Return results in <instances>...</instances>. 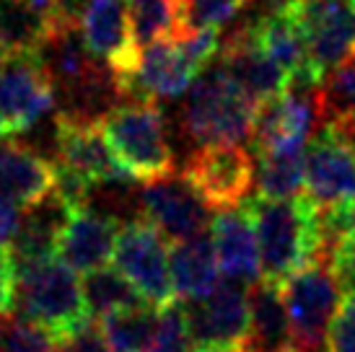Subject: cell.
<instances>
[{
  "label": "cell",
  "mask_w": 355,
  "mask_h": 352,
  "mask_svg": "<svg viewBox=\"0 0 355 352\" xmlns=\"http://www.w3.org/2000/svg\"><path fill=\"white\" fill-rule=\"evenodd\" d=\"M259 246V270L265 283L283 285L319 252V213L306 200H265L247 205Z\"/></svg>",
  "instance_id": "6da1fadb"
},
{
  "label": "cell",
  "mask_w": 355,
  "mask_h": 352,
  "mask_svg": "<svg viewBox=\"0 0 355 352\" xmlns=\"http://www.w3.org/2000/svg\"><path fill=\"white\" fill-rule=\"evenodd\" d=\"M257 112L259 104L254 98H249L247 91L220 65H213L187 88L182 125L198 146H244L254 135Z\"/></svg>",
  "instance_id": "7a4b0ae2"
},
{
  "label": "cell",
  "mask_w": 355,
  "mask_h": 352,
  "mask_svg": "<svg viewBox=\"0 0 355 352\" xmlns=\"http://www.w3.org/2000/svg\"><path fill=\"white\" fill-rule=\"evenodd\" d=\"M10 313L40 324L55 337L73 332L91 319L78 272H73L60 256L16 267V293Z\"/></svg>",
  "instance_id": "3957f363"
},
{
  "label": "cell",
  "mask_w": 355,
  "mask_h": 352,
  "mask_svg": "<svg viewBox=\"0 0 355 352\" xmlns=\"http://www.w3.org/2000/svg\"><path fill=\"white\" fill-rule=\"evenodd\" d=\"M109 148L130 176L153 182L174 174V150L156 101L125 98L99 119Z\"/></svg>",
  "instance_id": "277c9868"
},
{
  "label": "cell",
  "mask_w": 355,
  "mask_h": 352,
  "mask_svg": "<svg viewBox=\"0 0 355 352\" xmlns=\"http://www.w3.org/2000/svg\"><path fill=\"white\" fill-rule=\"evenodd\" d=\"M283 301L293 324L296 350L324 352L327 332L345 301V288L332 264L314 256L283 283Z\"/></svg>",
  "instance_id": "5b68a950"
},
{
  "label": "cell",
  "mask_w": 355,
  "mask_h": 352,
  "mask_svg": "<svg viewBox=\"0 0 355 352\" xmlns=\"http://www.w3.org/2000/svg\"><path fill=\"white\" fill-rule=\"evenodd\" d=\"M112 259L114 270L128 277V283L148 306L164 308L174 303L166 238L146 218L135 215L132 220L119 225Z\"/></svg>",
  "instance_id": "8992f818"
},
{
  "label": "cell",
  "mask_w": 355,
  "mask_h": 352,
  "mask_svg": "<svg viewBox=\"0 0 355 352\" xmlns=\"http://www.w3.org/2000/svg\"><path fill=\"white\" fill-rule=\"evenodd\" d=\"M319 127H324L319 86L291 83L286 94L265 101L257 112L252 135L257 156L275 150H304Z\"/></svg>",
  "instance_id": "52a82bcc"
},
{
  "label": "cell",
  "mask_w": 355,
  "mask_h": 352,
  "mask_svg": "<svg viewBox=\"0 0 355 352\" xmlns=\"http://www.w3.org/2000/svg\"><path fill=\"white\" fill-rule=\"evenodd\" d=\"M138 215L156 225L158 234L166 241H187L207 234L210 223V205L192 186L184 174H168L146 186L138 195Z\"/></svg>",
  "instance_id": "ba28073f"
},
{
  "label": "cell",
  "mask_w": 355,
  "mask_h": 352,
  "mask_svg": "<svg viewBox=\"0 0 355 352\" xmlns=\"http://www.w3.org/2000/svg\"><path fill=\"white\" fill-rule=\"evenodd\" d=\"M254 158L239 143L200 146L187 161L184 176L210 207L231 210L247 202L254 186Z\"/></svg>",
  "instance_id": "9c48e42d"
},
{
  "label": "cell",
  "mask_w": 355,
  "mask_h": 352,
  "mask_svg": "<svg viewBox=\"0 0 355 352\" xmlns=\"http://www.w3.org/2000/svg\"><path fill=\"white\" fill-rule=\"evenodd\" d=\"M304 186L316 210L355 205V150L329 125L319 130L306 150Z\"/></svg>",
  "instance_id": "30bf717a"
},
{
  "label": "cell",
  "mask_w": 355,
  "mask_h": 352,
  "mask_svg": "<svg viewBox=\"0 0 355 352\" xmlns=\"http://www.w3.org/2000/svg\"><path fill=\"white\" fill-rule=\"evenodd\" d=\"M184 313L200 352L239 350L249 326V290L236 280L218 283L207 298L184 306Z\"/></svg>",
  "instance_id": "8fae6325"
},
{
  "label": "cell",
  "mask_w": 355,
  "mask_h": 352,
  "mask_svg": "<svg viewBox=\"0 0 355 352\" xmlns=\"http://www.w3.org/2000/svg\"><path fill=\"white\" fill-rule=\"evenodd\" d=\"M202 70L187 58L182 44L174 39H161L156 44H148L138 52L135 65L117 76L119 94L125 98H158L182 96Z\"/></svg>",
  "instance_id": "7c38bea8"
},
{
  "label": "cell",
  "mask_w": 355,
  "mask_h": 352,
  "mask_svg": "<svg viewBox=\"0 0 355 352\" xmlns=\"http://www.w3.org/2000/svg\"><path fill=\"white\" fill-rule=\"evenodd\" d=\"M304 21L309 65L316 83L355 49V19L350 0H298Z\"/></svg>",
  "instance_id": "4fadbf2b"
},
{
  "label": "cell",
  "mask_w": 355,
  "mask_h": 352,
  "mask_svg": "<svg viewBox=\"0 0 355 352\" xmlns=\"http://www.w3.org/2000/svg\"><path fill=\"white\" fill-rule=\"evenodd\" d=\"M55 107V86L40 55H19L6 60L0 73V114L8 135L31 130Z\"/></svg>",
  "instance_id": "5bb4252c"
},
{
  "label": "cell",
  "mask_w": 355,
  "mask_h": 352,
  "mask_svg": "<svg viewBox=\"0 0 355 352\" xmlns=\"http://www.w3.org/2000/svg\"><path fill=\"white\" fill-rule=\"evenodd\" d=\"M247 26L254 34L257 44L286 70L291 83L319 86L309 65V47H306L304 21L298 13V0H275L272 6H267L262 16H257Z\"/></svg>",
  "instance_id": "9a60e30c"
},
{
  "label": "cell",
  "mask_w": 355,
  "mask_h": 352,
  "mask_svg": "<svg viewBox=\"0 0 355 352\" xmlns=\"http://www.w3.org/2000/svg\"><path fill=\"white\" fill-rule=\"evenodd\" d=\"M78 26L89 49L114 76L135 65L140 49L132 39L128 0H86L78 13Z\"/></svg>",
  "instance_id": "2e32d148"
},
{
  "label": "cell",
  "mask_w": 355,
  "mask_h": 352,
  "mask_svg": "<svg viewBox=\"0 0 355 352\" xmlns=\"http://www.w3.org/2000/svg\"><path fill=\"white\" fill-rule=\"evenodd\" d=\"M119 225L114 218L104 215L91 205L70 207L68 220L60 231L58 256L68 264L73 272H96L114 254Z\"/></svg>",
  "instance_id": "e0dca14e"
},
{
  "label": "cell",
  "mask_w": 355,
  "mask_h": 352,
  "mask_svg": "<svg viewBox=\"0 0 355 352\" xmlns=\"http://www.w3.org/2000/svg\"><path fill=\"white\" fill-rule=\"evenodd\" d=\"M218 65L226 70L228 76L247 91V96L254 98L259 107L265 101H270V98L286 94L288 88H291L288 73L257 44L254 34L249 31V26L236 31L220 47Z\"/></svg>",
  "instance_id": "ac0fdd59"
},
{
  "label": "cell",
  "mask_w": 355,
  "mask_h": 352,
  "mask_svg": "<svg viewBox=\"0 0 355 352\" xmlns=\"http://www.w3.org/2000/svg\"><path fill=\"white\" fill-rule=\"evenodd\" d=\"M210 238L216 246L218 270L228 280L254 285L262 277L259 270V246H257L254 223L247 207L220 210L210 223Z\"/></svg>",
  "instance_id": "d6986e66"
},
{
  "label": "cell",
  "mask_w": 355,
  "mask_h": 352,
  "mask_svg": "<svg viewBox=\"0 0 355 352\" xmlns=\"http://www.w3.org/2000/svg\"><path fill=\"white\" fill-rule=\"evenodd\" d=\"M55 192V164L24 143H0V197L21 210Z\"/></svg>",
  "instance_id": "ffe728a7"
},
{
  "label": "cell",
  "mask_w": 355,
  "mask_h": 352,
  "mask_svg": "<svg viewBox=\"0 0 355 352\" xmlns=\"http://www.w3.org/2000/svg\"><path fill=\"white\" fill-rule=\"evenodd\" d=\"M241 352H296L293 324L288 316L283 290L259 280L249 288V326Z\"/></svg>",
  "instance_id": "44dd1931"
},
{
  "label": "cell",
  "mask_w": 355,
  "mask_h": 352,
  "mask_svg": "<svg viewBox=\"0 0 355 352\" xmlns=\"http://www.w3.org/2000/svg\"><path fill=\"white\" fill-rule=\"evenodd\" d=\"M70 205L58 195L52 192L50 197H44L42 202L26 207L21 213L19 231L13 236V244H10V259L16 267L34 262H44L58 256V241L60 231L68 220Z\"/></svg>",
  "instance_id": "7402d4cb"
},
{
  "label": "cell",
  "mask_w": 355,
  "mask_h": 352,
  "mask_svg": "<svg viewBox=\"0 0 355 352\" xmlns=\"http://www.w3.org/2000/svg\"><path fill=\"white\" fill-rule=\"evenodd\" d=\"M168 264H171L174 298H182L184 303L207 298L220 283L216 246L207 234L174 244V249L168 252Z\"/></svg>",
  "instance_id": "603a6c76"
},
{
  "label": "cell",
  "mask_w": 355,
  "mask_h": 352,
  "mask_svg": "<svg viewBox=\"0 0 355 352\" xmlns=\"http://www.w3.org/2000/svg\"><path fill=\"white\" fill-rule=\"evenodd\" d=\"M52 26L26 0H0V49L8 58L40 55Z\"/></svg>",
  "instance_id": "cb8c5ba5"
},
{
  "label": "cell",
  "mask_w": 355,
  "mask_h": 352,
  "mask_svg": "<svg viewBox=\"0 0 355 352\" xmlns=\"http://www.w3.org/2000/svg\"><path fill=\"white\" fill-rule=\"evenodd\" d=\"M128 10L138 49L161 39H174L187 29L184 0H128Z\"/></svg>",
  "instance_id": "d4e9b609"
},
{
  "label": "cell",
  "mask_w": 355,
  "mask_h": 352,
  "mask_svg": "<svg viewBox=\"0 0 355 352\" xmlns=\"http://www.w3.org/2000/svg\"><path fill=\"white\" fill-rule=\"evenodd\" d=\"M304 150L259 153L254 168V186L265 200H296L304 192Z\"/></svg>",
  "instance_id": "484cf974"
},
{
  "label": "cell",
  "mask_w": 355,
  "mask_h": 352,
  "mask_svg": "<svg viewBox=\"0 0 355 352\" xmlns=\"http://www.w3.org/2000/svg\"><path fill=\"white\" fill-rule=\"evenodd\" d=\"M83 301H86V311L91 319L104 322L107 316L132 306L146 303L138 295V290L128 283L125 274H119L117 270H107L101 267L96 272H89L83 280Z\"/></svg>",
  "instance_id": "4316f807"
},
{
  "label": "cell",
  "mask_w": 355,
  "mask_h": 352,
  "mask_svg": "<svg viewBox=\"0 0 355 352\" xmlns=\"http://www.w3.org/2000/svg\"><path fill=\"white\" fill-rule=\"evenodd\" d=\"M150 308L153 306L140 303L112 313L101 322L112 352H148L158 326V311Z\"/></svg>",
  "instance_id": "83f0119b"
},
{
  "label": "cell",
  "mask_w": 355,
  "mask_h": 352,
  "mask_svg": "<svg viewBox=\"0 0 355 352\" xmlns=\"http://www.w3.org/2000/svg\"><path fill=\"white\" fill-rule=\"evenodd\" d=\"M324 125H355V49L322 80Z\"/></svg>",
  "instance_id": "f1b7e54d"
},
{
  "label": "cell",
  "mask_w": 355,
  "mask_h": 352,
  "mask_svg": "<svg viewBox=\"0 0 355 352\" xmlns=\"http://www.w3.org/2000/svg\"><path fill=\"white\" fill-rule=\"evenodd\" d=\"M0 352H60L58 337L16 313H0Z\"/></svg>",
  "instance_id": "f546056e"
},
{
  "label": "cell",
  "mask_w": 355,
  "mask_h": 352,
  "mask_svg": "<svg viewBox=\"0 0 355 352\" xmlns=\"http://www.w3.org/2000/svg\"><path fill=\"white\" fill-rule=\"evenodd\" d=\"M148 352H200L192 340V332H189L184 306L168 303L158 308L156 337H153Z\"/></svg>",
  "instance_id": "4dcf8cb0"
},
{
  "label": "cell",
  "mask_w": 355,
  "mask_h": 352,
  "mask_svg": "<svg viewBox=\"0 0 355 352\" xmlns=\"http://www.w3.org/2000/svg\"><path fill=\"white\" fill-rule=\"evenodd\" d=\"M249 0H184L187 29H220L247 8Z\"/></svg>",
  "instance_id": "1f68e13d"
},
{
  "label": "cell",
  "mask_w": 355,
  "mask_h": 352,
  "mask_svg": "<svg viewBox=\"0 0 355 352\" xmlns=\"http://www.w3.org/2000/svg\"><path fill=\"white\" fill-rule=\"evenodd\" d=\"M324 352H355V290L345 293V301L327 332Z\"/></svg>",
  "instance_id": "d6a6232c"
},
{
  "label": "cell",
  "mask_w": 355,
  "mask_h": 352,
  "mask_svg": "<svg viewBox=\"0 0 355 352\" xmlns=\"http://www.w3.org/2000/svg\"><path fill=\"white\" fill-rule=\"evenodd\" d=\"M58 347L60 352H112L104 326L96 319H89L86 324L76 326L73 332L58 337Z\"/></svg>",
  "instance_id": "836d02e7"
},
{
  "label": "cell",
  "mask_w": 355,
  "mask_h": 352,
  "mask_svg": "<svg viewBox=\"0 0 355 352\" xmlns=\"http://www.w3.org/2000/svg\"><path fill=\"white\" fill-rule=\"evenodd\" d=\"M21 213L24 210L19 205H13V202L0 197V256H6L10 252L13 236H16L21 223Z\"/></svg>",
  "instance_id": "e575fe53"
},
{
  "label": "cell",
  "mask_w": 355,
  "mask_h": 352,
  "mask_svg": "<svg viewBox=\"0 0 355 352\" xmlns=\"http://www.w3.org/2000/svg\"><path fill=\"white\" fill-rule=\"evenodd\" d=\"M3 137H8V127H6V119H3V114H0V140Z\"/></svg>",
  "instance_id": "d590c367"
},
{
  "label": "cell",
  "mask_w": 355,
  "mask_h": 352,
  "mask_svg": "<svg viewBox=\"0 0 355 352\" xmlns=\"http://www.w3.org/2000/svg\"><path fill=\"white\" fill-rule=\"evenodd\" d=\"M6 60H8V55L0 49V73H3V68H6Z\"/></svg>",
  "instance_id": "8d00e7d4"
},
{
  "label": "cell",
  "mask_w": 355,
  "mask_h": 352,
  "mask_svg": "<svg viewBox=\"0 0 355 352\" xmlns=\"http://www.w3.org/2000/svg\"><path fill=\"white\" fill-rule=\"evenodd\" d=\"M65 3H68V6H70L73 10H76V0H65Z\"/></svg>",
  "instance_id": "74e56055"
},
{
  "label": "cell",
  "mask_w": 355,
  "mask_h": 352,
  "mask_svg": "<svg viewBox=\"0 0 355 352\" xmlns=\"http://www.w3.org/2000/svg\"><path fill=\"white\" fill-rule=\"evenodd\" d=\"M353 19H355V0H353Z\"/></svg>",
  "instance_id": "f35d334b"
},
{
  "label": "cell",
  "mask_w": 355,
  "mask_h": 352,
  "mask_svg": "<svg viewBox=\"0 0 355 352\" xmlns=\"http://www.w3.org/2000/svg\"><path fill=\"white\" fill-rule=\"evenodd\" d=\"M231 352H241V350H231Z\"/></svg>",
  "instance_id": "ab89813d"
},
{
  "label": "cell",
  "mask_w": 355,
  "mask_h": 352,
  "mask_svg": "<svg viewBox=\"0 0 355 352\" xmlns=\"http://www.w3.org/2000/svg\"><path fill=\"white\" fill-rule=\"evenodd\" d=\"M296 352H301V350H296Z\"/></svg>",
  "instance_id": "60d3db41"
}]
</instances>
